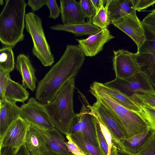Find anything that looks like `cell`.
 <instances>
[{
    "instance_id": "6da1fadb",
    "label": "cell",
    "mask_w": 155,
    "mask_h": 155,
    "mask_svg": "<svg viewBox=\"0 0 155 155\" xmlns=\"http://www.w3.org/2000/svg\"><path fill=\"white\" fill-rule=\"evenodd\" d=\"M85 59V55L75 45H67L60 60L38 83L35 99L42 104L49 103L69 80L76 76Z\"/></svg>"
},
{
    "instance_id": "7a4b0ae2",
    "label": "cell",
    "mask_w": 155,
    "mask_h": 155,
    "mask_svg": "<svg viewBox=\"0 0 155 155\" xmlns=\"http://www.w3.org/2000/svg\"><path fill=\"white\" fill-rule=\"evenodd\" d=\"M0 14V41L14 48L23 40L27 3L24 0H6Z\"/></svg>"
},
{
    "instance_id": "3957f363",
    "label": "cell",
    "mask_w": 155,
    "mask_h": 155,
    "mask_svg": "<svg viewBox=\"0 0 155 155\" xmlns=\"http://www.w3.org/2000/svg\"><path fill=\"white\" fill-rule=\"evenodd\" d=\"M75 77H72L62 86L52 101L43 104L54 127L65 136L69 134L77 115L74 110L73 99Z\"/></svg>"
},
{
    "instance_id": "277c9868",
    "label": "cell",
    "mask_w": 155,
    "mask_h": 155,
    "mask_svg": "<svg viewBox=\"0 0 155 155\" xmlns=\"http://www.w3.org/2000/svg\"><path fill=\"white\" fill-rule=\"evenodd\" d=\"M90 92L111 112L120 127L125 139L141 134L150 128L139 113L124 107L91 85Z\"/></svg>"
},
{
    "instance_id": "5b68a950",
    "label": "cell",
    "mask_w": 155,
    "mask_h": 155,
    "mask_svg": "<svg viewBox=\"0 0 155 155\" xmlns=\"http://www.w3.org/2000/svg\"><path fill=\"white\" fill-rule=\"evenodd\" d=\"M25 27L33 43L32 54L45 67L51 66L54 62L53 54L47 42L41 18L34 12L25 15Z\"/></svg>"
},
{
    "instance_id": "8992f818",
    "label": "cell",
    "mask_w": 155,
    "mask_h": 155,
    "mask_svg": "<svg viewBox=\"0 0 155 155\" xmlns=\"http://www.w3.org/2000/svg\"><path fill=\"white\" fill-rule=\"evenodd\" d=\"M78 92L82 107L72 123L69 135L80 133L93 145L100 147L95 125V116L85 97L81 92Z\"/></svg>"
},
{
    "instance_id": "52a82bcc",
    "label": "cell",
    "mask_w": 155,
    "mask_h": 155,
    "mask_svg": "<svg viewBox=\"0 0 155 155\" xmlns=\"http://www.w3.org/2000/svg\"><path fill=\"white\" fill-rule=\"evenodd\" d=\"M103 84L129 98L134 93L138 91H155L153 86L147 78L140 72L125 78L116 77L114 80Z\"/></svg>"
},
{
    "instance_id": "ba28073f",
    "label": "cell",
    "mask_w": 155,
    "mask_h": 155,
    "mask_svg": "<svg viewBox=\"0 0 155 155\" xmlns=\"http://www.w3.org/2000/svg\"><path fill=\"white\" fill-rule=\"evenodd\" d=\"M141 22L146 40L135 53L136 60L141 70L155 71V27Z\"/></svg>"
},
{
    "instance_id": "9c48e42d",
    "label": "cell",
    "mask_w": 155,
    "mask_h": 155,
    "mask_svg": "<svg viewBox=\"0 0 155 155\" xmlns=\"http://www.w3.org/2000/svg\"><path fill=\"white\" fill-rule=\"evenodd\" d=\"M33 97L20 107V117L26 121L40 127L52 129L55 127L43 104Z\"/></svg>"
},
{
    "instance_id": "30bf717a",
    "label": "cell",
    "mask_w": 155,
    "mask_h": 155,
    "mask_svg": "<svg viewBox=\"0 0 155 155\" xmlns=\"http://www.w3.org/2000/svg\"><path fill=\"white\" fill-rule=\"evenodd\" d=\"M29 123L19 117L9 127L0 140V148L9 147L16 153L25 144V138Z\"/></svg>"
},
{
    "instance_id": "8fae6325",
    "label": "cell",
    "mask_w": 155,
    "mask_h": 155,
    "mask_svg": "<svg viewBox=\"0 0 155 155\" xmlns=\"http://www.w3.org/2000/svg\"><path fill=\"white\" fill-rule=\"evenodd\" d=\"M113 70L116 77L124 79L139 72L135 53L123 49L113 50Z\"/></svg>"
},
{
    "instance_id": "7c38bea8",
    "label": "cell",
    "mask_w": 155,
    "mask_h": 155,
    "mask_svg": "<svg viewBox=\"0 0 155 155\" xmlns=\"http://www.w3.org/2000/svg\"><path fill=\"white\" fill-rule=\"evenodd\" d=\"M112 24L129 36L138 50L146 40L144 29L136 12L114 21Z\"/></svg>"
},
{
    "instance_id": "4fadbf2b",
    "label": "cell",
    "mask_w": 155,
    "mask_h": 155,
    "mask_svg": "<svg viewBox=\"0 0 155 155\" xmlns=\"http://www.w3.org/2000/svg\"><path fill=\"white\" fill-rule=\"evenodd\" d=\"M94 115L107 129L113 137L119 143L125 138L123 132L111 112L99 101L91 106Z\"/></svg>"
},
{
    "instance_id": "5bb4252c",
    "label": "cell",
    "mask_w": 155,
    "mask_h": 155,
    "mask_svg": "<svg viewBox=\"0 0 155 155\" xmlns=\"http://www.w3.org/2000/svg\"><path fill=\"white\" fill-rule=\"evenodd\" d=\"M0 92L4 93L5 98L23 104L29 95L22 85L11 79L9 73L1 69H0Z\"/></svg>"
},
{
    "instance_id": "9a60e30c",
    "label": "cell",
    "mask_w": 155,
    "mask_h": 155,
    "mask_svg": "<svg viewBox=\"0 0 155 155\" xmlns=\"http://www.w3.org/2000/svg\"><path fill=\"white\" fill-rule=\"evenodd\" d=\"M114 38L109 30L106 28L90 35L86 39L76 40L78 43V46L85 56L91 57L102 51L104 45Z\"/></svg>"
},
{
    "instance_id": "2e32d148",
    "label": "cell",
    "mask_w": 155,
    "mask_h": 155,
    "mask_svg": "<svg viewBox=\"0 0 155 155\" xmlns=\"http://www.w3.org/2000/svg\"><path fill=\"white\" fill-rule=\"evenodd\" d=\"M35 125L44 138L48 152L57 155H74L69 151L65 138L56 128L47 129Z\"/></svg>"
},
{
    "instance_id": "e0dca14e",
    "label": "cell",
    "mask_w": 155,
    "mask_h": 155,
    "mask_svg": "<svg viewBox=\"0 0 155 155\" xmlns=\"http://www.w3.org/2000/svg\"><path fill=\"white\" fill-rule=\"evenodd\" d=\"M20 110L16 103L5 98L0 99V140L11 124L20 117Z\"/></svg>"
},
{
    "instance_id": "ac0fdd59",
    "label": "cell",
    "mask_w": 155,
    "mask_h": 155,
    "mask_svg": "<svg viewBox=\"0 0 155 155\" xmlns=\"http://www.w3.org/2000/svg\"><path fill=\"white\" fill-rule=\"evenodd\" d=\"M15 66L22 77V85L25 89L28 88L34 91L36 87V70L29 56L23 54L18 55L16 61Z\"/></svg>"
},
{
    "instance_id": "d6986e66",
    "label": "cell",
    "mask_w": 155,
    "mask_h": 155,
    "mask_svg": "<svg viewBox=\"0 0 155 155\" xmlns=\"http://www.w3.org/2000/svg\"><path fill=\"white\" fill-rule=\"evenodd\" d=\"M61 21L64 25L85 22L79 2L75 0H60Z\"/></svg>"
},
{
    "instance_id": "ffe728a7",
    "label": "cell",
    "mask_w": 155,
    "mask_h": 155,
    "mask_svg": "<svg viewBox=\"0 0 155 155\" xmlns=\"http://www.w3.org/2000/svg\"><path fill=\"white\" fill-rule=\"evenodd\" d=\"M25 144L31 155H43L48 152L45 140L35 126L29 123Z\"/></svg>"
},
{
    "instance_id": "44dd1931",
    "label": "cell",
    "mask_w": 155,
    "mask_h": 155,
    "mask_svg": "<svg viewBox=\"0 0 155 155\" xmlns=\"http://www.w3.org/2000/svg\"><path fill=\"white\" fill-rule=\"evenodd\" d=\"M155 135V132L150 128L129 138L125 139L120 143L123 148L133 155L138 154Z\"/></svg>"
},
{
    "instance_id": "7402d4cb",
    "label": "cell",
    "mask_w": 155,
    "mask_h": 155,
    "mask_svg": "<svg viewBox=\"0 0 155 155\" xmlns=\"http://www.w3.org/2000/svg\"><path fill=\"white\" fill-rule=\"evenodd\" d=\"M95 125L100 147L104 155H119L114 138L95 117Z\"/></svg>"
},
{
    "instance_id": "603a6c76",
    "label": "cell",
    "mask_w": 155,
    "mask_h": 155,
    "mask_svg": "<svg viewBox=\"0 0 155 155\" xmlns=\"http://www.w3.org/2000/svg\"><path fill=\"white\" fill-rule=\"evenodd\" d=\"M136 11L132 0H111L107 8L110 24Z\"/></svg>"
},
{
    "instance_id": "cb8c5ba5",
    "label": "cell",
    "mask_w": 155,
    "mask_h": 155,
    "mask_svg": "<svg viewBox=\"0 0 155 155\" xmlns=\"http://www.w3.org/2000/svg\"><path fill=\"white\" fill-rule=\"evenodd\" d=\"M51 29L62 31L73 34L75 36L92 35L100 31L101 29L91 22L87 21L84 23L64 25L58 24L50 27Z\"/></svg>"
},
{
    "instance_id": "d4e9b609",
    "label": "cell",
    "mask_w": 155,
    "mask_h": 155,
    "mask_svg": "<svg viewBox=\"0 0 155 155\" xmlns=\"http://www.w3.org/2000/svg\"><path fill=\"white\" fill-rule=\"evenodd\" d=\"M91 85L105 93L124 107L139 114L140 113L141 109L140 106L130 98L120 92L97 82L94 81Z\"/></svg>"
},
{
    "instance_id": "484cf974",
    "label": "cell",
    "mask_w": 155,
    "mask_h": 155,
    "mask_svg": "<svg viewBox=\"0 0 155 155\" xmlns=\"http://www.w3.org/2000/svg\"><path fill=\"white\" fill-rule=\"evenodd\" d=\"M70 136L72 141L85 155H104L100 147L93 145L81 133H76Z\"/></svg>"
},
{
    "instance_id": "4316f807",
    "label": "cell",
    "mask_w": 155,
    "mask_h": 155,
    "mask_svg": "<svg viewBox=\"0 0 155 155\" xmlns=\"http://www.w3.org/2000/svg\"><path fill=\"white\" fill-rule=\"evenodd\" d=\"M15 63L12 48L5 46L0 50V69L10 73L14 69Z\"/></svg>"
},
{
    "instance_id": "83f0119b",
    "label": "cell",
    "mask_w": 155,
    "mask_h": 155,
    "mask_svg": "<svg viewBox=\"0 0 155 155\" xmlns=\"http://www.w3.org/2000/svg\"><path fill=\"white\" fill-rule=\"evenodd\" d=\"M110 0H106L105 6H103L92 18V23L101 30L107 28L110 23L107 12V8Z\"/></svg>"
},
{
    "instance_id": "f1b7e54d",
    "label": "cell",
    "mask_w": 155,
    "mask_h": 155,
    "mask_svg": "<svg viewBox=\"0 0 155 155\" xmlns=\"http://www.w3.org/2000/svg\"><path fill=\"white\" fill-rule=\"evenodd\" d=\"M135 103L141 108L140 115L147 121L150 128L155 132V108L147 104Z\"/></svg>"
},
{
    "instance_id": "f546056e",
    "label": "cell",
    "mask_w": 155,
    "mask_h": 155,
    "mask_svg": "<svg viewBox=\"0 0 155 155\" xmlns=\"http://www.w3.org/2000/svg\"><path fill=\"white\" fill-rule=\"evenodd\" d=\"M134 102L147 104L155 108V91H140L130 98Z\"/></svg>"
},
{
    "instance_id": "4dcf8cb0",
    "label": "cell",
    "mask_w": 155,
    "mask_h": 155,
    "mask_svg": "<svg viewBox=\"0 0 155 155\" xmlns=\"http://www.w3.org/2000/svg\"><path fill=\"white\" fill-rule=\"evenodd\" d=\"M83 15L88 22H92L93 17L96 13V11L91 0H80L79 2Z\"/></svg>"
},
{
    "instance_id": "1f68e13d",
    "label": "cell",
    "mask_w": 155,
    "mask_h": 155,
    "mask_svg": "<svg viewBox=\"0 0 155 155\" xmlns=\"http://www.w3.org/2000/svg\"><path fill=\"white\" fill-rule=\"evenodd\" d=\"M0 155H31L25 144L22 145L16 153H13L11 147H5L0 148Z\"/></svg>"
},
{
    "instance_id": "d6a6232c",
    "label": "cell",
    "mask_w": 155,
    "mask_h": 155,
    "mask_svg": "<svg viewBox=\"0 0 155 155\" xmlns=\"http://www.w3.org/2000/svg\"><path fill=\"white\" fill-rule=\"evenodd\" d=\"M50 11L49 16L50 18L56 19L58 18L60 13L61 10L55 0H47L46 5Z\"/></svg>"
},
{
    "instance_id": "836d02e7",
    "label": "cell",
    "mask_w": 155,
    "mask_h": 155,
    "mask_svg": "<svg viewBox=\"0 0 155 155\" xmlns=\"http://www.w3.org/2000/svg\"><path fill=\"white\" fill-rule=\"evenodd\" d=\"M134 9L140 11L155 3V0H132Z\"/></svg>"
},
{
    "instance_id": "e575fe53",
    "label": "cell",
    "mask_w": 155,
    "mask_h": 155,
    "mask_svg": "<svg viewBox=\"0 0 155 155\" xmlns=\"http://www.w3.org/2000/svg\"><path fill=\"white\" fill-rule=\"evenodd\" d=\"M137 155H155V135Z\"/></svg>"
},
{
    "instance_id": "d590c367",
    "label": "cell",
    "mask_w": 155,
    "mask_h": 155,
    "mask_svg": "<svg viewBox=\"0 0 155 155\" xmlns=\"http://www.w3.org/2000/svg\"><path fill=\"white\" fill-rule=\"evenodd\" d=\"M66 137L68 141H66L65 143L70 152L74 155H85L72 141L69 134L66 136Z\"/></svg>"
},
{
    "instance_id": "8d00e7d4",
    "label": "cell",
    "mask_w": 155,
    "mask_h": 155,
    "mask_svg": "<svg viewBox=\"0 0 155 155\" xmlns=\"http://www.w3.org/2000/svg\"><path fill=\"white\" fill-rule=\"evenodd\" d=\"M47 0H28V4L34 12L46 5Z\"/></svg>"
},
{
    "instance_id": "74e56055",
    "label": "cell",
    "mask_w": 155,
    "mask_h": 155,
    "mask_svg": "<svg viewBox=\"0 0 155 155\" xmlns=\"http://www.w3.org/2000/svg\"><path fill=\"white\" fill-rule=\"evenodd\" d=\"M144 18L142 21L155 27V9H153Z\"/></svg>"
},
{
    "instance_id": "f35d334b",
    "label": "cell",
    "mask_w": 155,
    "mask_h": 155,
    "mask_svg": "<svg viewBox=\"0 0 155 155\" xmlns=\"http://www.w3.org/2000/svg\"><path fill=\"white\" fill-rule=\"evenodd\" d=\"M91 0L96 11V13L103 6H104L106 1L104 0Z\"/></svg>"
},
{
    "instance_id": "ab89813d",
    "label": "cell",
    "mask_w": 155,
    "mask_h": 155,
    "mask_svg": "<svg viewBox=\"0 0 155 155\" xmlns=\"http://www.w3.org/2000/svg\"><path fill=\"white\" fill-rule=\"evenodd\" d=\"M114 139L117 147L119 155H133L124 150L121 146L120 143L116 140Z\"/></svg>"
},
{
    "instance_id": "60d3db41",
    "label": "cell",
    "mask_w": 155,
    "mask_h": 155,
    "mask_svg": "<svg viewBox=\"0 0 155 155\" xmlns=\"http://www.w3.org/2000/svg\"><path fill=\"white\" fill-rule=\"evenodd\" d=\"M43 155H57L53 154V153H51L48 151V152H47L46 153L44 154Z\"/></svg>"
}]
</instances>
